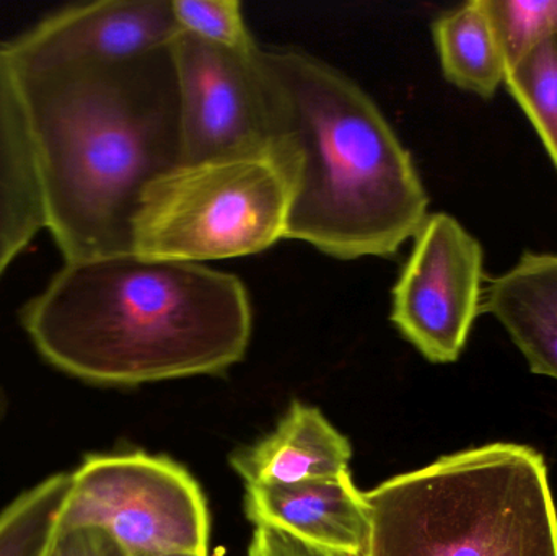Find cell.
Listing matches in <instances>:
<instances>
[{
  "label": "cell",
  "mask_w": 557,
  "mask_h": 556,
  "mask_svg": "<svg viewBox=\"0 0 557 556\" xmlns=\"http://www.w3.org/2000/svg\"><path fill=\"white\" fill-rule=\"evenodd\" d=\"M20 322L62 374L134 387L227 371L247 355L253 312L234 274L126 251L64 261Z\"/></svg>",
  "instance_id": "cell-1"
},
{
  "label": "cell",
  "mask_w": 557,
  "mask_h": 556,
  "mask_svg": "<svg viewBox=\"0 0 557 556\" xmlns=\"http://www.w3.org/2000/svg\"><path fill=\"white\" fill-rule=\"evenodd\" d=\"M18 72L38 146L46 228L62 258L133 251L144 188L182 163L169 48Z\"/></svg>",
  "instance_id": "cell-2"
},
{
  "label": "cell",
  "mask_w": 557,
  "mask_h": 556,
  "mask_svg": "<svg viewBox=\"0 0 557 556\" xmlns=\"http://www.w3.org/2000/svg\"><path fill=\"white\" fill-rule=\"evenodd\" d=\"M274 139L294 162L285 238L337 260L392 257L424 224L429 195L375 101L343 72L294 48H260Z\"/></svg>",
  "instance_id": "cell-3"
},
{
  "label": "cell",
  "mask_w": 557,
  "mask_h": 556,
  "mask_svg": "<svg viewBox=\"0 0 557 556\" xmlns=\"http://www.w3.org/2000/svg\"><path fill=\"white\" fill-rule=\"evenodd\" d=\"M362 495L363 556H557L548 466L523 444L450 454Z\"/></svg>",
  "instance_id": "cell-4"
},
{
  "label": "cell",
  "mask_w": 557,
  "mask_h": 556,
  "mask_svg": "<svg viewBox=\"0 0 557 556\" xmlns=\"http://www.w3.org/2000/svg\"><path fill=\"white\" fill-rule=\"evenodd\" d=\"M294 185V162L281 143L180 163L144 188L133 251L205 264L270 250L285 238Z\"/></svg>",
  "instance_id": "cell-5"
},
{
  "label": "cell",
  "mask_w": 557,
  "mask_h": 556,
  "mask_svg": "<svg viewBox=\"0 0 557 556\" xmlns=\"http://www.w3.org/2000/svg\"><path fill=\"white\" fill-rule=\"evenodd\" d=\"M97 528L131 556L208 554L205 493L188 470L146 453L90 454L71 472L59 529Z\"/></svg>",
  "instance_id": "cell-6"
},
{
  "label": "cell",
  "mask_w": 557,
  "mask_h": 556,
  "mask_svg": "<svg viewBox=\"0 0 557 556\" xmlns=\"http://www.w3.org/2000/svg\"><path fill=\"white\" fill-rule=\"evenodd\" d=\"M260 48L245 54L183 32L172 39L169 58L178 101L182 163L257 152L276 144Z\"/></svg>",
  "instance_id": "cell-7"
},
{
  "label": "cell",
  "mask_w": 557,
  "mask_h": 556,
  "mask_svg": "<svg viewBox=\"0 0 557 556\" xmlns=\"http://www.w3.org/2000/svg\"><path fill=\"white\" fill-rule=\"evenodd\" d=\"M484 251L447 212L429 214L393 287V325L429 362L451 365L483 313Z\"/></svg>",
  "instance_id": "cell-8"
},
{
  "label": "cell",
  "mask_w": 557,
  "mask_h": 556,
  "mask_svg": "<svg viewBox=\"0 0 557 556\" xmlns=\"http://www.w3.org/2000/svg\"><path fill=\"white\" fill-rule=\"evenodd\" d=\"M178 32L172 0H98L52 12L9 46L18 67L127 61L163 51Z\"/></svg>",
  "instance_id": "cell-9"
},
{
  "label": "cell",
  "mask_w": 557,
  "mask_h": 556,
  "mask_svg": "<svg viewBox=\"0 0 557 556\" xmlns=\"http://www.w3.org/2000/svg\"><path fill=\"white\" fill-rule=\"evenodd\" d=\"M46 225L32 116L9 42H0V277Z\"/></svg>",
  "instance_id": "cell-10"
},
{
  "label": "cell",
  "mask_w": 557,
  "mask_h": 556,
  "mask_svg": "<svg viewBox=\"0 0 557 556\" xmlns=\"http://www.w3.org/2000/svg\"><path fill=\"white\" fill-rule=\"evenodd\" d=\"M245 511L268 524L327 551L363 554L369 515L350 473L290 485L247 486Z\"/></svg>",
  "instance_id": "cell-11"
},
{
  "label": "cell",
  "mask_w": 557,
  "mask_h": 556,
  "mask_svg": "<svg viewBox=\"0 0 557 556\" xmlns=\"http://www.w3.org/2000/svg\"><path fill=\"white\" fill-rule=\"evenodd\" d=\"M352 446L318 408L294 401L273 433L231 459L247 486L290 485L349 473Z\"/></svg>",
  "instance_id": "cell-12"
},
{
  "label": "cell",
  "mask_w": 557,
  "mask_h": 556,
  "mask_svg": "<svg viewBox=\"0 0 557 556\" xmlns=\"http://www.w3.org/2000/svg\"><path fill=\"white\" fill-rule=\"evenodd\" d=\"M483 313L503 325L533 374L557 381V254L525 251L486 284Z\"/></svg>",
  "instance_id": "cell-13"
},
{
  "label": "cell",
  "mask_w": 557,
  "mask_h": 556,
  "mask_svg": "<svg viewBox=\"0 0 557 556\" xmlns=\"http://www.w3.org/2000/svg\"><path fill=\"white\" fill-rule=\"evenodd\" d=\"M432 38L445 78L481 98H493L506 84V54L486 0H470L432 23Z\"/></svg>",
  "instance_id": "cell-14"
},
{
  "label": "cell",
  "mask_w": 557,
  "mask_h": 556,
  "mask_svg": "<svg viewBox=\"0 0 557 556\" xmlns=\"http://www.w3.org/2000/svg\"><path fill=\"white\" fill-rule=\"evenodd\" d=\"M71 473L59 472L23 490L0 511V556H46L59 529Z\"/></svg>",
  "instance_id": "cell-15"
},
{
  "label": "cell",
  "mask_w": 557,
  "mask_h": 556,
  "mask_svg": "<svg viewBox=\"0 0 557 556\" xmlns=\"http://www.w3.org/2000/svg\"><path fill=\"white\" fill-rule=\"evenodd\" d=\"M504 85L535 127L557 169V38L536 46L509 69Z\"/></svg>",
  "instance_id": "cell-16"
},
{
  "label": "cell",
  "mask_w": 557,
  "mask_h": 556,
  "mask_svg": "<svg viewBox=\"0 0 557 556\" xmlns=\"http://www.w3.org/2000/svg\"><path fill=\"white\" fill-rule=\"evenodd\" d=\"M512 69L536 46L557 38V0H486Z\"/></svg>",
  "instance_id": "cell-17"
},
{
  "label": "cell",
  "mask_w": 557,
  "mask_h": 556,
  "mask_svg": "<svg viewBox=\"0 0 557 556\" xmlns=\"http://www.w3.org/2000/svg\"><path fill=\"white\" fill-rule=\"evenodd\" d=\"M180 32L231 51H257L260 46L245 23L237 0H172Z\"/></svg>",
  "instance_id": "cell-18"
},
{
  "label": "cell",
  "mask_w": 557,
  "mask_h": 556,
  "mask_svg": "<svg viewBox=\"0 0 557 556\" xmlns=\"http://www.w3.org/2000/svg\"><path fill=\"white\" fill-rule=\"evenodd\" d=\"M46 556H131L116 539L97 528L58 529Z\"/></svg>",
  "instance_id": "cell-19"
},
{
  "label": "cell",
  "mask_w": 557,
  "mask_h": 556,
  "mask_svg": "<svg viewBox=\"0 0 557 556\" xmlns=\"http://www.w3.org/2000/svg\"><path fill=\"white\" fill-rule=\"evenodd\" d=\"M248 556H363V554L327 551V548L308 544L273 526L261 524L257 526V531L251 539Z\"/></svg>",
  "instance_id": "cell-20"
},
{
  "label": "cell",
  "mask_w": 557,
  "mask_h": 556,
  "mask_svg": "<svg viewBox=\"0 0 557 556\" xmlns=\"http://www.w3.org/2000/svg\"><path fill=\"white\" fill-rule=\"evenodd\" d=\"M10 410V400L9 395H7L5 388L0 385V424L5 420L7 415H9Z\"/></svg>",
  "instance_id": "cell-21"
},
{
  "label": "cell",
  "mask_w": 557,
  "mask_h": 556,
  "mask_svg": "<svg viewBox=\"0 0 557 556\" xmlns=\"http://www.w3.org/2000/svg\"><path fill=\"white\" fill-rule=\"evenodd\" d=\"M159 556H208V554H198V552H176V554H166Z\"/></svg>",
  "instance_id": "cell-22"
}]
</instances>
